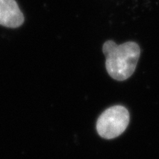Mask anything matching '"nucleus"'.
I'll return each instance as SVG.
<instances>
[{
  "label": "nucleus",
  "instance_id": "nucleus-1",
  "mask_svg": "<svg viewBox=\"0 0 159 159\" xmlns=\"http://www.w3.org/2000/svg\"><path fill=\"white\" fill-rule=\"evenodd\" d=\"M102 51L106 56L107 72L113 79L123 81L134 73L140 55V46L134 42L117 45L113 41H107Z\"/></svg>",
  "mask_w": 159,
  "mask_h": 159
},
{
  "label": "nucleus",
  "instance_id": "nucleus-3",
  "mask_svg": "<svg viewBox=\"0 0 159 159\" xmlns=\"http://www.w3.org/2000/svg\"><path fill=\"white\" fill-rule=\"evenodd\" d=\"M25 21L16 0H0V25L8 28H18Z\"/></svg>",
  "mask_w": 159,
  "mask_h": 159
},
{
  "label": "nucleus",
  "instance_id": "nucleus-2",
  "mask_svg": "<svg viewBox=\"0 0 159 159\" xmlns=\"http://www.w3.org/2000/svg\"><path fill=\"white\" fill-rule=\"evenodd\" d=\"M130 120L129 112L123 106H114L99 116L97 121L98 133L104 139L118 137L128 128Z\"/></svg>",
  "mask_w": 159,
  "mask_h": 159
}]
</instances>
